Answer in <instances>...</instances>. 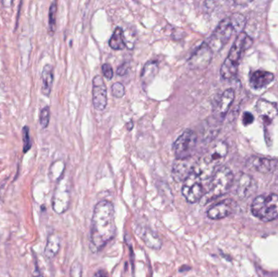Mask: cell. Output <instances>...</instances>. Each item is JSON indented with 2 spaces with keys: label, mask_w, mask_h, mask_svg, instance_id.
<instances>
[{
  "label": "cell",
  "mask_w": 278,
  "mask_h": 277,
  "mask_svg": "<svg viewBox=\"0 0 278 277\" xmlns=\"http://www.w3.org/2000/svg\"><path fill=\"white\" fill-rule=\"evenodd\" d=\"M116 227L115 210L109 201H100L93 209L91 230L90 248L93 253H97L115 237Z\"/></svg>",
  "instance_id": "obj_1"
},
{
  "label": "cell",
  "mask_w": 278,
  "mask_h": 277,
  "mask_svg": "<svg viewBox=\"0 0 278 277\" xmlns=\"http://www.w3.org/2000/svg\"><path fill=\"white\" fill-rule=\"evenodd\" d=\"M228 145L226 141H219L198 159L194 164L193 172L201 181L212 177L217 167L221 166L228 154Z\"/></svg>",
  "instance_id": "obj_2"
},
{
  "label": "cell",
  "mask_w": 278,
  "mask_h": 277,
  "mask_svg": "<svg viewBox=\"0 0 278 277\" xmlns=\"http://www.w3.org/2000/svg\"><path fill=\"white\" fill-rule=\"evenodd\" d=\"M252 39L246 33L242 32L237 35L228 56L221 65L220 74L222 79L230 80L237 74L242 53L252 46Z\"/></svg>",
  "instance_id": "obj_3"
},
{
  "label": "cell",
  "mask_w": 278,
  "mask_h": 277,
  "mask_svg": "<svg viewBox=\"0 0 278 277\" xmlns=\"http://www.w3.org/2000/svg\"><path fill=\"white\" fill-rule=\"evenodd\" d=\"M233 179L234 177L231 168L226 166L219 167L211 177L208 191L204 194L201 199L202 203L205 205L216 198L225 195L232 187Z\"/></svg>",
  "instance_id": "obj_4"
},
{
  "label": "cell",
  "mask_w": 278,
  "mask_h": 277,
  "mask_svg": "<svg viewBox=\"0 0 278 277\" xmlns=\"http://www.w3.org/2000/svg\"><path fill=\"white\" fill-rule=\"evenodd\" d=\"M254 216L264 222H270L278 219V195L263 194L256 197L251 207Z\"/></svg>",
  "instance_id": "obj_5"
},
{
  "label": "cell",
  "mask_w": 278,
  "mask_h": 277,
  "mask_svg": "<svg viewBox=\"0 0 278 277\" xmlns=\"http://www.w3.org/2000/svg\"><path fill=\"white\" fill-rule=\"evenodd\" d=\"M234 33L241 34L232 16L222 20L206 42L214 52H218L226 46Z\"/></svg>",
  "instance_id": "obj_6"
},
{
  "label": "cell",
  "mask_w": 278,
  "mask_h": 277,
  "mask_svg": "<svg viewBox=\"0 0 278 277\" xmlns=\"http://www.w3.org/2000/svg\"><path fill=\"white\" fill-rule=\"evenodd\" d=\"M198 137L195 132L186 129L178 137L173 145V150L177 159L192 157V153L197 145Z\"/></svg>",
  "instance_id": "obj_7"
},
{
  "label": "cell",
  "mask_w": 278,
  "mask_h": 277,
  "mask_svg": "<svg viewBox=\"0 0 278 277\" xmlns=\"http://www.w3.org/2000/svg\"><path fill=\"white\" fill-rule=\"evenodd\" d=\"M182 193L185 200L189 203H198L204 196V189L202 181L192 172L184 181Z\"/></svg>",
  "instance_id": "obj_8"
},
{
  "label": "cell",
  "mask_w": 278,
  "mask_h": 277,
  "mask_svg": "<svg viewBox=\"0 0 278 277\" xmlns=\"http://www.w3.org/2000/svg\"><path fill=\"white\" fill-rule=\"evenodd\" d=\"M52 209L59 215L67 211L70 205V189L67 183L60 181L55 188L51 200Z\"/></svg>",
  "instance_id": "obj_9"
},
{
  "label": "cell",
  "mask_w": 278,
  "mask_h": 277,
  "mask_svg": "<svg viewBox=\"0 0 278 277\" xmlns=\"http://www.w3.org/2000/svg\"><path fill=\"white\" fill-rule=\"evenodd\" d=\"M212 55L213 51L208 43L204 42L193 52L187 61V65L191 69H204L211 63Z\"/></svg>",
  "instance_id": "obj_10"
},
{
  "label": "cell",
  "mask_w": 278,
  "mask_h": 277,
  "mask_svg": "<svg viewBox=\"0 0 278 277\" xmlns=\"http://www.w3.org/2000/svg\"><path fill=\"white\" fill-rule=\"evenodd\" d=\"M92 103L93 108L98 112H103L108 105V90L103 77L99 75L93 78Z\"/></svg>",
  "instance_id": "obj_11"
},
{
  "label": "cell",
  "mask_w": 278,
  "mask_h": 277,
  "mask_svg": "<svg viewBox=\"0 0 278 277\" xmlns=\"http://www.w3.org/2000/svg\"><path fill=\"white\" fill-rule=\"evenodd\" d=\"M256 190V182L252 176L247 173H241L238 176L235 184V194L240 199L244 200L249 198L255 194Z\"/></svg>",
  "instance_id": "obj_12"
},
{
  "label": "cell",
  "mask_w": 278,
  "mask_h": 277,
  "mask_svg": "<svg viewBox=\"0 0 278 277\" xmlns=\"http://www.w3.org/2000/svg\"><path fill=\"white\" fill-rule=\"evenodd\" d=\"M195 162L193 156L189 158L176 159L172 167V177L177 182H184L194 170Z\"/></svg>",
  "instance_id": "obj_13"
},
{
  "label": "cell",
  "mask_w": 278,
  "mask_h": 277,
  "mask_svg": "<svg viewBox=\"0 0 278 277\" xmlns=\"http://www.w3.org/2000/svg\"><path fill=\"white\" fill-rule=\"evenodd\" d=\"M236 203L232 199L221 201L216 205L212 206L207 211V215L211 220H221L231 215L234 211Z\"/></svg>",
  "instance_id": "obj_14"
},
{
  "label": "cell",
  "mask_w": 278,
  "mask_h": 277,
  "mask_svg": "<svg viewBox=\"0 0 278 277\" xmlns=\"http://www.w3.org/2000/svg\"><path fill=\"white\" fill-rule=\"evenodd\" d=\"M135 232L149 248L160 250L162 247L163 242L161 237H159V235L150 228L144 225H138L135 229Z\"/></svg>",
  "instance_id": "obj_15"
},
{
  "label": "cell",
  "mask_w": 278,
  "mask_h": 277,
  "mask_svg": "<svg viewBox=\"0 0 278 277\" xmlns=\"http://www.w3.org/2000/svg\"><path fill=\"white\" fill-rule=\"evenodd\" d=\"M278 162V161L276 160L253 156L248 160L247 164L250 168L260 173L267 174L274 172V170L276 169Z\"/></svg>",
  "instance_id": "obj_16"
},
{
  "label": "cell",
  "mask_w": 278,
  "mask_h": 277,
  "mask_svg": "<svg viewBox=\"0 0 278 277\" xmlns=\"http://www.w3.org/2000/svg\"><path fill=\"white\" fill-rule=\"evenodd\" d=\"M235 92L232 89H228L221 94L219 99L216 110H215V117L219 120H222L226 117L232 102L234 100Z\"/></svg>",
  "instance_id": "obj_17"
},
{
  "label": "cell",
  "mask_w": 278,
  "mask_h": 277,
  "mask_svg": "<svg viewBox=\"0 0 278 277\" xmlns=\"http://www.w3.org/2000/svg\"><path fill=\"white\" fill-rule=\"evenodd\" d=\"M250 85L255 90L264 88L274 81V74L270 72L256 70L250 75Z\"/></svg>",
  "instance_id": "obj_18"
},
{
  "label": "cell",
  "mask_w": 278,
  "mask_h": 277,
  "mask_svg": "<svg viewBox=\"0 0 278 277\" xmlns=\"http://www.w3.org/2000/svg\"><path fill=\"white\" fill-rule=\"evenodd\" d=\"M257 113L265 121H272L278 115V108L276 103L268 100L259 99L256 104Z\"/></svg>",
  "instance_id": "obj_19"
},
{
  "label": "cell",
  "mask_w": 278,
  "mask_h": 277,
  "mask_svg": "<svg viewBox=\"0 0 278 277\" xmlns=\"http://www.w3.org/2000/svg\"><path fill=\"white\" fill-rule=\"evenodd\" d=\"M61 246V239L60 236L52 232L48 236L46 246L44 248V256L46 260H51L57 255Z\"/></svg>",
  "instance_id": "obj_20"
},
{
  "label": "cell",
  "mask_w": 278,
  "mask_h": 277,
  "mask_svg": "<svg viewBox=\"0 0 278 277\" xmlns=\"http://www.w3.org/2000/svg\"><path fill=\"white\" fill-rule=\"evenodd\" d=\"M159 65L155 60H150L144 65L141 72V81L144 90H146L149 85L152 82L156 74L158 73Z\"/></svg>",
  "instance_id": "obj_21"
},
{
  "label": "cell",
  "mask_w": 278,
  "mask_h": 277,
  "mask_svg": "<svg viewBox=\"0 0 278 277\" xmlns=\"http://www.w3.org/2000/svg\"><path fill=\"white\" fill-rule=\"evenodd\" d=\"M42 92L44 95L50 96L54 82V68L51 65H46L42 71Z\"/></svg>",
  "instance_id": "obj_22"
},
{
  "label": "cell",
  "mask_w": 278,
  "mask_h": 277,
  "mask_svg": "<svg viewBox=\"0 0 278 277\" xmlns=\"http://www.w3.org/2000/svg\"><path fill=\"white\" fill-rule=\"evenodd\" d=\"M109 46L113 50H120L125 49L126 43H125V34H124L122 28L120 27L116 28L109 40Z\"/></svg>",
  "instance_id": "obj_23"
},
{
  "label": "cell",
  "mask_w": 278,
  "mask_h": 277,
  "mask_svg": "<svg viewBox=\"0 0 278 277\" xmlns=\"http://www.w3.org/2000/svg\"><path fill=\"white\" fill-rule=\"evenodd\" d=\"M56 13H57V2H51L48 15V29L50 35H54L56 30Z\"/></svg>",
  "instance_id": "obj_24"
},
{
  "label": "cell",
  "mask_w": 278,
  "mask_h": 277,
  "mask_svg": "<svg viewBox=\"0 0 278 277\" xmlns=\"http://www.w3.org/2000/svg\"><path fill=\"white\" fill-rule=\"evenodd\" d=\"M50 118V110L49 106L42 108L39 113V124L43 129H46L49 125Z\"/></svg>",
  "instance_id": "obj_25"
},
{
  "label": "cell",
  "mask_w": 278,
  "mask_h": 277,
  "mask_svg": "<svg viewBox=\"0 0 278 277\" xmlns=\"http://www.w3.org/2000/svg\"><path fill=\"white\" fill-rule=\"evenodd\" d=\"M22 140H23V152L27 153L31 149L32 141L29 135V126L23 127L22 129Z\"/></svg>",
  "instance_id": "obj_26"
},
{
  "label": "cell",
  "mask_w": 278,
  "mask_h": 277,
  "mask_svg": "<svg viewBox=\"0 0 278 277\" xmlns=\"http://www.w3.org/2000/svg\"><path fill=\"white\" fill-rule=\"evenodd\" d=\"M112 93L115 98H122L125 93V86L120 82H116L112 86Z\"/></svg>",
  "instance_id": "obj_27"
},
{
  "label": "cell",
  "mask_w": 278,
  "mask_h": 277,
  "mask_svg": "<svg viewBox=\"0 0 278 277\" xmlns=\"http://www.w3.org/2000/svg\"><path fill=\"white\" fill-rule=\"evenodd\" d=\"M70 277H82V265L79 261H75L71 266Z\"/></svg>",
  "instance_id": "obj_28"
},
{
  "label": "cell",
  "mask_w": 278,
  "mask_h": 277,
  "mask_svg": "<svg viewBox=\"0 0 278 277\" xmlns=\"http://www.w3.org/2000/svg\"><path fill=\"white\" fill-rule=\"evenodd\" d=\"M102 71H103L104 77L108 80H112L113 77V69L112 65L109 64H103L102 66Z\"/></svg>",
  "instance_id": "obj_29"
},
{
  "label": "cell",
  "mask_w": 278,
  "mask_h": 277,
  "mask_svg": "<svg viewBox=\"0 0 278 277\" xmlns=\"http://www.w3.org/2000/svg\"><path fill=\"white\" fill-rule=\"evenodd\" d=\"M254 116L252 115V113H245L242 115V123L244 125H250V124H252L254 121Z\"/></svg>",
  "instance_id": "obj_30"
},
{
  "label": "cell",
  "mask_w": 278,
  "mask_h": 277,
  "mask_svg": "<svg viewBox=\"0 0 278 277\" xmlns=\"http://www.w3.org/2000/svg\"><path fill=\"white\" fill-rule=\"evenodd\" d=\"M128 66L126 65H120V67L117 69V74L120 76H123L127 72Z\"/></svg>",
  "instance_id": "obj_31"
},
{
  "label": "cell",
  "mask_w": 278,
  "mask_h": 277,
  "mask_svg": "<svg viewBox=\"0 0 278 277\" xmlns=\"http://www.w3.org/2000/svg\"><path fill=\"white\" fill-rule=\"evenodd\" d=\"M93 277H107V275H106V273L103 271L99 270L94 274Z\"/></svg>",
  "instance_id": "obj_32"
},
{
  "label": "cell",
  "mask_w": 278,
  "mask_h": 277,
  "mask_svg": "<svg viewBox=\"0 0 278 277\" xmlns=\"http://www.w3.org/2000/svg\"><path fill=\"white\" fill-rule=\"evenodd\" d=\"M126 127H127L129 131H131V129H132L133 127H134V123H133V121H130V123L126 124Z\"/></svg>",
  "instance_id": "obj_33"
},
{
  "label": "cell",
  "mask_w": 278,
  "mask_h": 277,
  "mask_svg": "<svg viewBox=\"0 0 278 277\" xmlns=\"http://www.w3.org/2000/svg\"><path fill=\"white\" fill-rule=\"evenodd\" d=\"M43 277V275H42V274H40V273H37L36 275L34 276V277Z\"/></svg>",
  "instance_id": "obj_34"
}]
</instances>
